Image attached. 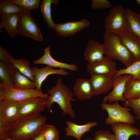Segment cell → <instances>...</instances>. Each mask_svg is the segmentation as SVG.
<instances>
[{
    "label": "cell",
    "instance_id": "obj_1",
    "mask_svg": "<svg viewBox=\"0 0 140 140\" xmlns=\"http://www.w3.org/2000/svg\"><path fill=\"white\" fill-rule=\"evenodd\" d=\"M47 120L40 114L20 117L9 124L8 138L32 140L41 133Z\"/></svg>",
    "mask_w": 140,
    "mask_h": 140
},
{
    "label": "cell",
    "instance_id": "obj_2",
    "mask_svg": "<svg viewBox=\"0 0 140 140\" xmlns=\"http://www.w3.org/2000/svg\"><path fill=\"white\" fill-rule=\"evenodd\" d=\"M47 93L50 95V97L46 101V108L52 113V104L56 103L62 110V115L68 114L72 119L74 118L76 115L71 104V101L75 100L73 97V92L63 83L61 77L58 78L56 85L47 90Z\"/></svg>",
    "mask_w": 140,
    "mask_h": 140
},
{
    "label": "cell",
    "instance_id": "obj_3",
    "mask_svg": "<svg viewBox=\"0 0 140 140\" xmlns=\"http://www.w3.org/2000/svg\"><path fill=\"white\" fill-rule=\"evenodd\" d=\"M102 44L104 54L113 60H118L127 67L136 61L132 54L122 43L117 34L104 32Z\"/></svg>",
    "mask_w": 140,
    "mask_h": 140
},
{
    "label": "cell",
    "instance_id": "obj_4",
    "mask_svg": "<svg viewBox=\"0 0 140 140\" xmlns=\"http://www.w3.org/2000/svg\"><path fill=\"white\" fill-rule=\"evenodd\" d=\"M100 106L102 109L108 114V117L105 120L107 124L111 125L116 123L132 124L136 122L135 118L130 113L131 108L122 106L118 101L111 104L102 102Z\"/></svg>",
    "mask_w": 140,
    "mask_h": 140
},
{
    "label": "cell",
    "instance_id": "obj_5",
    "mask_svg": "<svg viewBox=\"0 0 140 140\" xmlns=\"http://www.w3.org/2000/svg\"><path fill=\"white\" fill-rule=\"evenodd\" d=\"M37 97L47 100L50 96L47 93H43L42 90L33 89H16L10 86L0 82V100L10 99L20 102L29 98Z\"/></svg>",
    "mask_w": 140,
    "mask_h": 140
},
{
    "label": "cell",
    "instance_id": "obj_6",
    "mask_svg": "<svg viewBox=\"0 0 140 140\" xmlns=\"http://www.w3.org/2000/svg\"><path fill=\"white\" fill-rule=\"evenodd\" d=\"M105 32L118 33L127 29L125 9L121 5L113 6L104 20Z\"/></svg>",
    "mask_w": 140,
    "mask_h": 140
},
{
    "label": "cell",
    "instance_id": "obj_7",
    "mask_svg": "<svg viewBox=\"0 0 140 140\" xmlns=\"http://www.w3.org/2000/svg\"><path fill=\"white\" fill-rule=\"evenodd\" d=\"M17 34L25 36L38 41L43 40L39 26L30 11L23 9L20 13Z\"/></svg>",
    "mask_w": 140,
    "mask_h": 140
},
{
    "label": "cell",
    "instance_id": "obj_8",
    "mask_svg": "<svg viewBox=\"0 0 140 140\" xmlns=\"http://www.w3.org/2000/svg\"><path fill=\"white\" fill-rule=\"evenodd\" d=\"M132 76L129 74H124L115 76L113 90L107 95L105 96L103 102L111 103L113 102L121 101L124 102L127 99L124 96L127 82Z\"/></svg>",
    "mask_w": 140,
    "mask_h": 140
},
{
    "label": "cell",
    "instance_id": "obj_9",
    "mask_svg": "<svg viewBox=\"0 0 140 140\" xmlns=\"http://www.w3.org/2000/svg\"><path fill=\"white\" fill-rule=\"evenodd\" d=\"M46 99L39 97H32L19 102L20 117L40 114L46 108Z\"/></svg>",
    "mask_w": 140,
    "mask_h": 140
},
{
    "label": "cell",
    "instance_id": "obj_10",
    "mask_svg": "<svg viewBox=\"0 0 140 140\" xmlns=\"http://www.w3.org/2000/svg\"><path fill=\"white\" fill-rule=\"evenodd\" d=\"M86 69L91 76L95 75H114L117 70L116 63L106 56L102 59L87 64Z\"/></svg>",
    "mask_w": 140,
    "mask_h": 140
},
{
    "label": "cell",
    "instance_id": "obj_11",
    "mask_svg": "<svg viewBox=\"0 0 140 140\" xmlns=\"http://www.w3.org/2000/svg\"><path fill=\"white\" fill-rule=\"evenodd\" d=\"M89 25V21L84 18L78 21L55 24L53 30L59 36L66 37L75 34Z\"/></svg>",
    "mask_w": 140,
    "mask_h": 140
},
{
    "label": "cell",
    "instance_id": "obj_12",
    "mask_svg": "<svg viewBox=\"0 0 140 140\" xmlns=\"http://www.w3.org/2000/svg\"><path fill=\"white\" fill-rule=\"evenodd\" d=\"M19 102L7 99L0 100V120L10 124L20 117Z\"/></svg>",
    "mask_w": 140,
    "mask_h": 140
},
{
    "label": "cell",
    "instance_id": "obj_13",
    "mask_svg": "<svg viewBox=\"0 0 140 140\" xmlns=\"http://www.w3.org/2000/svg\"><path fill=\"white\" fill-rule=\"evenodd\" d=\"M91 76L89 80L94 95L106 93L113 88L114 75H95Z\"/></svg>",
    "mask_w": 140,
    "mask_h": 140
},
{
    "label": "cell",
    "instance_id": "obj_14",
    "mask_svg": "<svg viewBox=\"0 0 140 140\" xmlns=\"http://www.w3.org/2000/svg\"><path fill=\"white\" fill-rule=\"evenodd\" d=\"M122 44L132 54L136 61L140 60V39L127 29L118 33Z\"/></svg>",
    "mask_w": 140,
    "mask_h": 140
},
{
    "label": "cell",
    "instance_id": "obj_15",
    "mask_svg": "<svg viewBox=\"0 0 140 140\" xmlns=\"http://www.w3.org/2000/svg\"><path fill=\"white\" fill-rule=\"evenodd\" d=\"M50 45L45 48L43 55L39 59L35 60L34 64H43L53 68L68 70L73 71L78 70V67L76 65L60 62L56 60L52 56L50 53Z\"/></svg>",
    "mask_w": 140,
    "mask_h": 140
},
{
    "label": "cell",
    "instance_id": "obj_16",
    "mask_svg": "<svg viewBox=\"0 0 140 140\" xmlns=\"http://www.w3.org/2000/svg\"><path fill=\"white\" fill-rule=\"evenodd\" d=\"M104 54L102 44L90 38L84 51L83 57L88 63H92L102 59Z\"/></svg>",
    "mask_w": 140,
    "mask_h": 140
},
{
    "label": "cell",
    "instance_id": "obj_17",
    "mask_svg": "<svg viewBox=\"0 0 140 140\" xmlns=\"http://www.w3.org/2000/svg\"><path fill=\"white\" fill-rule=\"evenodd\" d=\"M73 89L74 95L81 101L90 99L94 95L89 80L85 78L77 79Z\"/></svg>",
    "mask_w": 140,
    "mask_h": 140
},
{
    "label": "cell",
    "instance_id": "obj_18",
    "mask_svg": "<svg viewBox=\"0 0 140 140\" xmlns=\"http://www.w3.org/2000/svg\"><path fill=\"white\" fill-rule=\"evenodd\" d=\"M32 68L34 72L36 89L38 90H42L41 89L42 83L49 75L57 74L66 76L69 74L66 70L55 69L48 66L41 68H39L37 67H34Z\"/></svg>",
    "mask_w": 140,
    "mask_h": 140
},
{
    "label": "cell",
    "instance_id": "obj_19",
    "mask_svg": "<svg viewBox=\"0 0 140 140\" xmlns=\"http://www.w3.org/2000/svg\"><path fill=\"white\" fill-rule=\"evenodd\" d=\"M132 125L124 123H116L111 125L116 140H128L132 135L139 136L140 130Z\"/></svg>",
    "mask_w": 140,
    "mask_h": 140
},
{
    "label": "cell",
    "instance_id": "obj_20",
    "mask_svg": "<svg viewBox=\"0 0 140 140\" xmlns=\"http://www.w3.org/2000/svg\"><path fill=\"white\" fill-rule=\"evenodd\" d=\"M20 13L1 15L0 17L1 20L0 23V33L2 32V29L4 28L11 38L16 37L17 34V29Z\"/></svg>",
    "mask_w": 140,
    "mask_h": 140
},
{
    "label": "cell",
    "instance_id": "obj_21",
    "mask_svg": "<svg viewBox=\"0 0 140 140\" xmlns=\"http://www.w3.org/2000/svg\"><path fill=\"white\" fill-rule=\"evenodd\" d=\"M67 127L65 128V135L67 137H72L77 140H81L82 136L91 130V128L96 126V122H89L83 125H78L70 121L66 122Z\"/></svg>",
    "mask_w": 140,
    "mask_h": 140
},
{
    "label": "cell",
    "instance_id": "obj_22",
    "mask_svg": "<svg viewBox=\"0 0 140 140\" xmlns=\"http://www.w3.org/2000/svg\"><path fill=\"white\" fill-rule=\"evenodd\" d=\"M127 29L140 39V14L125 9Z\"/></svg>",
    "mask_w": 140,
    "mask_h": 140
},
{
    "label": "cell",
    "instance_id": "obj_23",
    "mask_svg": "<svg viewBox=\"0 0 140 140\" xmlns=\"http://www.w3.org/2000/svg\"><path fill=\"white\" fill-rule=\"evenodd\" d=\"M12 87L20 89H36L35 83L15 69L13 75Z\"/></svg>",
    "mask_w": 140,
    "mask_h": 140
},
{
    "label": "cell",
    "instance_id": "obj_24",
    "mask_svg": "<svg viewBox=\"0 0 140 140\" xmlns=\"http://www.w3.org/2000/svg\"><path fill=\"white\" fill-rule=\"evenodd\" d=\"M10 62L15 69L31 80L34 82L35 78L34 71L32 68L30 67V64L28 60L22 58L16 59L12 58L10 60Z\"/></svg>",
    "mask_w": 140,
    "mask_h": 140
},
{
    "label": "cell",
    "instance_id": "obj_25",
    "mask_svg": "<svg viewBox=\"0 0 140 140\" xmlns=\"http://www.w3.org/2000/svg\"><path fill=\"white\" fill-rule=\"evenodd\" d=\"M59 3L57 0H43L40 5V11L42 16L48 27L53 29L55 24L52 17L51 5Z\"/></svg>",
    "mask_w": 140,
    "mask_h": 140
},
{
    "label": "cell",
    "instance_id": "obj_26",
    "mask_svg": "<svg viewBox=\"0 0 140 140\" xmlns=\"http://www.w3.org/2000/svg\"><path fill=\"white\" fill-rule=\"evenodd\" d=\"M15 69L10 62L0 61V82L12 87L13 76Z\"/></svg>",
    "mask_w": 140,
    "mask_h": 140
},
{
    "label": "cell",
    "instance_id": "obj_27",
    "mask_svg": "<svg viewBox=\"0 0 140 140\" xmlns=\"http://www.w3.org/2000/svg\"><path fill=\"white\" fill-rule=\"evenodd\" d=\"M124 96L127 99H136L140 97V80L132 76L127 81Z\"/></svg>",
    "mask_w": 140,
    "mask_h": 140
},
{
    "label": "cell",
    "instance_id": "obj_28",
    "mask_svg": "<svg viewBox=\"0 0 140 140\" xmlns=\"http://www.w3.org/2000/svg\"><path fill=\"white\" fill-rule=\"evenodd\" d=\"M23 9L13 3L10 0L0 1V14L1 15L20 13Z\"/></svg>",
    "mask_w": 140,
    "mask_h": 140
},
{
    "label": "cell",
    "instance_id": "obj_29",
    "mask_svg": "<svg viewBox=\"0 0 140 140\" xmlns=\"http://www.w3.org/2000/svg\"><path fill=\"white\" fill-rule=\"evenodd\" d=\"M127 74L132 75L136 79L140 80V60L127 67L118 70L115 76Z\"/></svg>",
    "mask_w": 140,
    "mask_h": 140
},
{
    "label": "cell",
    "instance_id": "obj_30",
    "mask_svg": "<svg viewBox=\"0 0 140 140\" xmlns=\"http://www.w3.org/2000/svg\"><path fill=\"white\" fill-rule=\"evenodd\" d=\"M41 133L45 140H59V131L53 125L46 124Z\"/></svg>",
    "mask_w": 140,
    "mask_h": 140
},
{
    "label": "cell",
    "instance_id": "obj_31",
    "mask_svg": "<svg viewBox=\"0 0 140 140\" xmlns=\"http://www.w3.org/2000/svg\"><path fill=\"white\" fill-rule=\"evenodd\" d=\"M24 9L30 11L39 9L40 0H10Z\"/></svg>",
    "mask_w": 140,
    "mask_h": 140
},
{
    "label": "cell",
    "instance_id": "obj_32",
    "mask_svg": "<svg viewBox=\"0 0 140 140\" xmlns=\"http://www.w3.org/2000/svg\"><path fill=\"white\" fill-rule=\"evenodd\" d=\"M124 106L132 109L136 115L135 119H140V97L134 99H128L123 104Z\"/></svg>",
    "mask_w": 140,
    "mask_h": 140
},
{
    "label": "cell",
    "instance_id": "obj_33",
    "mask_svg": "<svg viewBox=\"0 0 140 140\" xmlns=\"http://www.w3.org/2000/svg\"><path fill=\"white\" fill-rule=\"evenodd\" d=\"M92 140H116V139L114 134L108 131L100 129L95 132Z\"/></svg>",
    "mask_w": 140,
    "mask_h": 140
},
{
    "label": "cell",
    "instance_id": "obj_34",
    "mask_svg": "<svg viewBox=\"0 0 140 140\" xmlns=\"http://www.w3.org/2000/svg\"><path fill=\"white\" fill-rule=\"evenodd\" d=\"M111 6L110 2L107 0H92L91 7L94 9H109Z\"/></svg>",
    "mask_w": 140,
    "mask_h": 140
},
{
    "label": "cell",
    "instance_id": "obj_35",
    "mask_svg": "<svg viewBox=\"0 0 140 140\" xmlns=\"http://www.w3.org/2000/svg\"><path fill=\"white\" fill-rule=\"evenodd\" d=\"M9 124L0 120V140L8 138Z\"/></svg>",
    "mask_w": 140,
    "mask_h": 140
},
{
    "label": "cell",
    "instance_id": "obj_36",
    "mask_svg": "<svg viewBox=\"0 0 140 140\" xmlns=\"http://www.w3.org/2000/svg\"><path fill=\"white\" fill-rule=\"evenodd\" d=\"M12 55L0 45V61L10 62V60L12 58Z\"/></svg>",
    "mask_w": 140,
    "mask_h": 140
},
{
    "label": "cell",
    "instance_id": "obj_37",
    "mask_svg": "<svg viewBox=\"0 0 140 140\" xmlns=\"http://www.w3.org/2000/svg\"><path fill=\"white\" fill-rule=\"evenodd\" d=\"M32 140H45L43 134L41 133Z\"/></svg>",
    "mask_w": 140,
    "mask_h": 140
},
{
    "label": "cell",
    "instance_id": "obj_38",
    "mask_svg": "<svg viewBox=\"0 0 140 140\" xmlns=\"http://www.w3.org/2000/svg\"><path fill=\"white\" fill-rule=\"evenodd\" d=\"M136 2L140 6V0H136Z\"/></svg>",
    "mask_w": 140,
    "mask_h": 140
},
{
    "label": "cell",
    "instance_id": "obj_39",
    "mask_svg": "<svg viewBox=\"0 0 140 140\" xmlns=\"http://www.w3.org/2000/svg\"><path fill=\"white\" fill-rule=\"evenodd\" d=\"M15 140V139H11V138H6V139H3V140Z\"/></svg>",
    "mask_w": 140,
    "mask_h": 140
},
{
    "label": "cell",
    "instance_id": "obj_40",
    "mask_svg": "<svg viewBox=\"0 0 140 140\" xmlns=\"http://www.w3.org/2000/svg\"><path fill=\"white\" fill-rule=\"evenodd\" d=\"M85 140H92V139L90 138H88L85 139Z\"/></svg>",
    "mask_w": 140,
    "mask_h": 140
}]
</instances>
